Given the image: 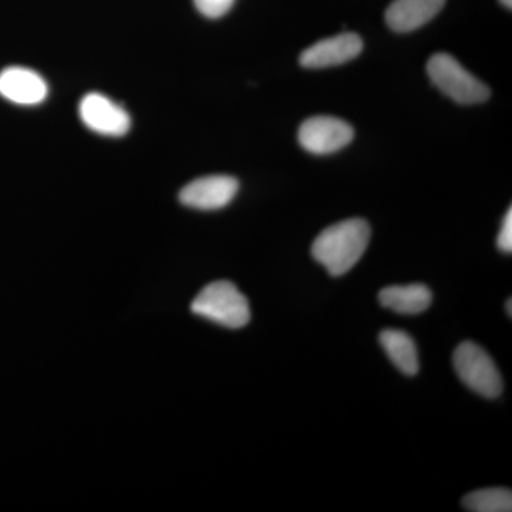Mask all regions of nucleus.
<instances>
[{"mask_svg":"<svg viewBox=\"0 0 512 512\" xmlns=\"http://www.w3.org/2000/svg\"><path fill=\"white\" fill-rule=\"evenodd\" d=\"M370 241L369 224L362 218L340 221L323 229L312 245V256L329 275L342 276L362 259Z\"/></svg>","mask_w":512,"mask_h":512,"instance_id":"1","label":"nucleus"},{"mask_svg":"<svg viewBox=\"0 0 512 512\" xmlns=\"http://www.w3.org/2000/svg\"><path fill=\"white\" fill-rule=\"evenodd\" d=\"M362 50V37L356 33H342L308 47L302 53L299 62L306 69H326L350 62L359 56Z\"/></svg>","mask_w":512,"mask_h":512,"instance_id":"8","label":"nucleus"},{"mask_svg":"<svg viewBox=\"0 0 512 512\" xmlns=\"http://www.w3.org/2000/svg\"><path fill=\"white\" fill-rule=\"evenodd\" d=\"M47 84L39 73L26 67H8L0 73V96L20 106H36L46 100Z\"/></svg>","mask_w":512,"mask_h":512,"instance_id":"9","label":"nucleus"},{"mask_svg":"<svg viewBox=\"0 0 512 512\" xmlns=\"http://www.w3.org/2000/svg\"><path fill=\"white\" fill-rule=\"evenodd\" d=\"M501 3L505 6V8L511 9L512 8V0H500Z\"/></svg>","mask_w":512,"mask_h":512,"instance_id":"17","label":"nucleus"},{"mask_svg":"<svg viewBox=\"0 0 512 512\" xmlns=\"http://www.w3.org/2000/svg\"><path fill=\"white\" fill-rule=\"evenodd\" d=\"M235 0H194L195 8L205 18L218 19L227 15Z\"/></svg>","mask_w":512,"mask_h":512,"instance_id":"14","label":"nucleus"},{"mask_svg":"<svg viewBox=\"0 0 512 512\" xmlns=\"http://www.w3.org/2000/svg\"><path fill=\"white\" fill-rule=\"evenodd\" d=\"M379 302L383 308L400 315H419L430 308L433 295L426 285L389 286L380 291Z\"/></svg>","mask_w":512,"mask_h":512,"instance_id":"11","label":"nucleus"},{"mask_svg":"<svg viewBox=\"0 0 512 512\" xmlns=\"http://www.w3.org/2000/svg\"><path fill=\"white\" fill-rule=\"evenodd\" d=\"M453 363L458 377L468 389L485 399H497L503 393V377L491 356L477 343H461L454 352Z\"/></svg>","mask_w":512,"mask_h":512,"instance_id":"4","label":"nucleus"},{"mask_svg":"<svg viewBox=\"0 0 512 512\" xmlns=\"http://www.w3.org/2000/svg\"><path fill=\"white\" fill-rule=\"evenodd\" d=\"M355 130L338 117L316 116L303 121L299 128V144L316 156L336 153L352 143Z\"/></svg>","mask_w":512,"mask_h":512,"instance_id":"5","label":"nucleus"},{"mask_svg":"<svg viewBox=\"0 0 512 512\" xmlns=\"http://www.w3.org/2000/svg\"><path fill=\"white\" fill-rule=\"evenodd\" d=\"M427 73L434 86L458 104L471 106L490 99L491 92L487 84L478 80L447 53H437L431 57L427 63Z\"/></svg>","mask_w":512,"mask_h":512,"instance_id":"3","label":"nucleus"},{"mask_svg":"<svg viewBox=\"0 0 512 512\" xmlns=\"http://www.w3.org/2000/svg\"><path fill=\"white\" fill-rule=\"evenodd\" d=\"M497 247L505 254H511L512 251V210L505 214L503 225H501L500 234L497 238Z\"/></svg>","mask_w":512,"mask_h":512,"instance_id":"15","label":"nucleus"},{"mask_svg":"<svg viewBox=\"0 0 512 512\" xmlns=\"http://www.w3.org/2000/svg\"><path fill=\"white\" fill-rule=\"evenodd\" d=\"M238 190V180L231 175H207L185 185L180 192V201L194 210H221L231 204Z\"/></svg>","mask_w":512,"mask_h":512,"instance_id":"6","label":"nucleus"},{"mask_svg":"<svg viewBox=\"0 0 512 512\" xmlns=\"http://www.w3.org/2000/svg\"><path fill=\"white\" fill-rule=\"evenodd\" d=\"M380 345L392 360L394 366L407 376L419 372V355L416 343L406 332L396 329H386L380 333Z\"/></svg>","mask_w":512,"mask_h":512,"instance_id":"12","label":"nucleus"},{"mask_svg":"<svg viewBox=\"0 0 512 512\" xmlns=\"http://www.w3.org/2000/svg\"><path fill=\"white\" fill-rule=\"evenodd\" d=\"M446 0H393L386 10V23L397 33H409L436 18Z\"/></svg>","mask_w":512,"mask_h":512,"instance_id":"10","label":"nucleus"},{"mask_svg":"<svg viewBox=\"0 0 512 512\" xmlns=\"http://www.w3.org/2000/svg\"><path fill=\"white\" fill-rule=\"evenodd\" d=\"M195 315L229 329H241L251 320L248 299L229 281L205 286L191 303Z\"/></svg>","mask_w":512,"mask_h":512,"instance_id":"2","label":"nucleus"},{"mask_svg":"<svg viewBox=\"0 0 512 512\" xmlns=\"http://www.w3.org/2000/svg\"><path fill=\"white\" fill-rule=\"evenodd\" d=\"M80 119L94 133L121 137L131 126L130 116L123 107L100 93H90L80 103Z\"/></svg>","mask_w":512,"mask_h":512,"instance_id":"7","label":"nucleus"},{"mask_svg":"<svg viewBox=\"0 0 512 512\" xmlns=\"http://www.w3.org/2000/svg\"><path fill=\"white\" fill-rule=\"evenodd\" d=\"M463 507L473 512H510L512 493L508 488H484L467 494Z\"/></svg>","mask_w":512,"mask_h":512,"instance_id":"13","label":"nucleus"},{"mask_svg":"<svg viewBox=\"0 0 512 512\" xmlns=\"http://www.w3.org/2000/svg\"><path fill=\"white\" fill-rule=\"evenodd\" d=\"M511 305H512V302H511V299H508L507 301V305H505V309H507V312H508V316H512V309H511Z\"/></svg>","mask_w":512,"mask_h":512,"instance_id":"16","label":"nucleus"}]
</instances>
